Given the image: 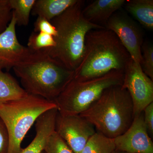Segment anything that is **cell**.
Instances as JSON below:
<instances>
[{
    "mask_svg": "<svg viewBox=\"0 0 153 153\" xmlns=\"http://www.w3.org/2000/svg\"><path fill=\"white\" fill-rule=\"evenodd\" d=\"M34 32L46 33L53 37L57 35L56 28L52 23L48 20L39 17H38L34 24Z\"/></svg>",
    "mask_w": 153,
    "mask_h": 153,
    "instance_id": "cell-23",
    "label": "cell"
},
{
    "mask_svg": "<svg viewBox=\"0 0 153 153\" xmlns=\"http://www.w3.org/2000/svg\"><path fill=\"white\" fill-rule=\"evenodd\" d=\"M126 1L125 0H96L83 7L82 14L88 22L96 25H105L111 16L124 5Z\"/></svg>",
    "mask_w": 153,
    "mask_h": 153,
    "instance_id": "cell-13",
    "label": "cell"
},
{
    "mask_svg": "<svg viewBox=\"0 0 153 153\" xmlns=\"http://www.w3.org/2000/svg\"><path fill=\"white\" fill-rule=\"evenodd\" d=\"M36 0H9L16 25L27 26Z\"/></svg>",
    "mask_w": 153,
    "mask_h": 153,
    "instance_id": "cell-18",
    "label": "cell"
},
{
    "mask_svg": "<svg viewBox=\"0 0 153 153\" xmlns=\"http://www.w3.org/2000/svg\"><path fill=\"white\" fill-rule=\"evenodd\" d=\"M55 131L74 153H81L96 130L92 124L80 115L62 114L58 111Z\"/></svg>",
    "mask_w": 153,
    "mask_h": 153,
    "instance_id": "cell-8",
    "label": "cell"
},
{
    "mask_svg": "<svg viewBox=\"0 0 153 153\" xmlns=\"http://www.w3.org/2000/svg\"><path fill=\"white\" fill-rule=\"evenodd\" d=\"M122 87L128 91L133 105L134 117L153 102V80L131 58L124 72Z\"/></svg>",
    "mask_w": 153,
    "mask_h": 153,
    "instance_id": "cell-7",
    "label": "cell"
},
{
    "mask_svg": "<svg viewBox=\"0 0 153 153\" xmlns=\"http://www.w3.org/2000/svg\"><path fill=\"white\" fill-rule=\"evenodd\" d=\"M0 66V103L25 97L29 94L16 79Z\"/></svg>",
    "mask_w": 153,
    "mask_h": 153,
    "instance_id": "cell-16",
    "label": "cell"
},
{
    "mask_svg": "<svg viewBox=\"0 0 153 153\" xmlns=\"http://www.w3.org/2000/svg\"><path fill=\"white\" fill-rule=\"evenodd\" d=\"M55 42L53 36L43 33L33 32L27 43V47L33 52L55 47Z\"/></svg>",
    "mask_w": 153,
    "mask_h": 153,
    "instance_id": "cell-19",
    "label": "cell"
},
{
    "mask_svg": "<svg viewBox=\"0 0 153 153\" xmlns=\"http://www.w3.org/2000/svg\"><path fill=\"white\" fill-rule=\"evenodd\" d=\"M43 153H74L66 142L55 131L49 136Z\"/></svg>",
    "mask_w": 153,
    "mask_h": 153,
    "instance_id": "cell-20",
    "label": "cell"
},
{
    "mask_svg": "<svg viewBox=\"0 0 153 153\" xmlns=\"http://www.w3.org/2000/svg\"><path fill=\"white\" fill-rule=\"evenodd\" d=\"M115 150L114 139L108 137L96 131L81 153H113Z\"/></svg>",
    "mask_w": 153,
    "mask_h": 153,
    "instance_id": "cell-17",
    "label": "cell"
},
{
    "mask_svg": "<svg viewBox=\"0 0 153 153\" xmlns=\"http://www.w3.org/2000/svg\"><path fill=\"white\" fill-rule=\"evenodd\" d=\"M29 94L54 101L74 78V71L50 57L43 49L33 52L13 68Z\"/></svg>",
    "mask_w": 153,
    "mask_h": 153,
    "instance_id": "cell-3",
    "label": "cell"
},
{
    "mask_svg": "<svg viewBox=\"0 0 153 153\" xmlns=\"http://www.w3.org/2000/svg\"><path fill=\"white\" fill-rule=\"evenodd\" d=\"M116 149L126 153H153V143L144 120L143 112L134 117L131 125L115 138Z\"/></svg>",
    "mask_w": 153,
    "mask_h": 153,
    "instance_id": "cell-10",
    "label": "cell"
},
{
    "mask_svg": "<svg viewBox=\"0 0 153 153\" xmlns=\"http://www.w3.org/2000/svg\"><path fill=\"white\" fill-rule=\"evenodd\" d=\"M9 145L8 132L5 125L0 117V153H7Z\"/></svg>",
    "mask_w": 153,
    "mask_h": 153,
    "instance_id": "cell-24",
    "label": "cell"
},
{
    "mask_svg": "<svg viewBox=\"0 0 153 153\" xmlns=\"http://www.w3.org/2000/svg\"><path fill=\"white\" fill-rule=\"evenodd\" d=\"M124 72L114 70L93 79L79 81L73 78L54 100L58 112L79 114L97 100L107 88L122 85Z\"/></svg>",
    "mask_w": 153,
    "mask_h": 153,
    "instance_id": "cell-6",
    "label": "cell"
},
{
    "mask_svg": "<svg viewBox=\"0 0 153 153\" xmlns=\"http://www.w3.org/2000/svg\"><path fill=\"white\" fill-rule=\"evenodd\" d=\"M104 27L115 34L132 59L140 64L143 36L137 24L125 13L118 11L110 18Z\"/></svg>",
    "mask_w": 153,
    "mask_h": 153,
    "instance_id": "cell-9",
    "label": "cell"
},
{
    "mask_svg": "<svg viewBox=\"0 0 153 153\" xmlns=\"http://www.w3.org/2000/svg\"><path fill=\"white\" fill-rule=\"evenodd\" d=\"M55 108L54 101L30 94L0 103V117L9 134L7 153H20L24 137L38 117Z\"/></svg>",
    "mask_w": 153,
    "mask_h": 153,
    "instance_id": "cell-5",
    "label": "cell"
},
{
    "mask_svg": "<svg viewBox=\"0 0 153 153\" xmlns=\"http://www.w3.org/2000/svg\"><path fill=\"white\" fill-rule=\"evenodd\" d=\"M144 120L148 133L152 139L153 136V102L146 107L143 110Z\"/></svg>",
    "mask_w": 153,
    "mask_h": 153,
    "instance_id": "cell-25",
    "label": "cell"
},
{
    "mask_svg": "<svg viewBox=\"0 0 153 153\" xmlns=\"http://www.w3.org/2000/svg\"><path fill=\"white\" fill-rule=\"evenodd\" d=\"M84 1L77 2L51 21L57 31L54 37L55 47L42 49L47 54L66 68L74 71L82 60L85 38L92 30L105 28L88 22L82 11Z\"/></svg>",
    "mask_w": 153,
    "mask_h": 153,
    "instance_id": "cell-1",
    "label": "cell"
},
{
    "mask_svg": "<svg viewBox=\"0 0 153 153\" xmlns=\"http://www.w3.org/2000/svg\"><path fill=\"white\" fill-rule=\"evenodd\" d=\"M131 57L119 39L105 28L92 30L85 38L82 60L74 71V79L83 81L117 70L124 72Z\"/></svg>",
    "mask_w": 153,
    "mask_h": 153,
    "instance_id": "cell-2",
    "label": "cell"
},
{
    "mask_svg": "<svg viewBox=\"0 0 153 153\" xmlns=\"http://www.w3.org/2000/svg\"><path fill=\"white\" fill-rule=\"evenodd\" d=\"M140 65L143 71L153 80V47L149 43L143 44Z\"/></svg>",
    "mask_w": 153,
    "mask_h": 153,
    "instance_id": "cell-21",
    "label": "cell"
},
{
    "mask_svg": "<svg viewBox=\"0 0 153 153\" xmlns=\"http://www.w3.org/2000/svg\"><path fill=\"white\" fill-rule=\"evenodd\" d=\"M113 153H126L125 152H121V151L117 150L116 149V150L114 151V152Z\"/></svg>",
    "mask_w": 153,
    "mask_h": 153,
    "instance_id": "cell-26",
    "label": "cell"
},
{
    "mask_svg": "<svg viewBox=\"0 0 153 153\" xmlns=\"http://www.w3.org/2000/svg\"><path fill=\"white\" fill-rule=\"evenodd\" d=\"M12 13L9 0H0V34L7 27L12 19Z\"/></svg>",
    "mask_w": 153,
    "mask_h": 153,
    "instance_id": "cell-22",
    "label": "cell"
},
{
    "mask_svg": "<svg viewBox=\"0 0 153 153\" xmlns=\"http://www.w3.org/2000/svg\"><path fill=\"white\" fill-rule=\"evenodd\" d=\"M124 5L127 11L140 25L153 30V0H128L126 1Z\"/></svg>",
    "mask_w": 153,
    "mask_h": 153,
    "instance_id": "cell-15",
    "label": "cell"
},
{
    "mask_svg": "<svg viewBox=\"0 0 153 153\" xmlns=\"http://www.w3.org/2000/svg\"><path fill=\"white\" fill-rule=\"evenodd\" d=\"M78 0H36L31 14L51 22Z\"/></svg>",
    "mask_w": 153,
    "mask_h": 153,
    "instance_id": "cell-14",
    "label": "cell"
},
{
    "mask_svg": "<svg viewBox=\"0 0 153 153\" xmlns=\"http://www.w3.org/2000/svg\"></svg>",
    "mask_w": 153,
    "mask_h": 153,
    "instance_id": "cell-27",
    "label": "cell"
},
{
    "mask_svg": "<svg viewBox=\"0 0 153 153\" xmlns=\"http://www.w3.org/2000/svg\"><path fill=\"white\" fill-rule=\"evenodd\" d=\"M16 26V21L12 13L7 27L0 34V66L7 70L27 60L33 52L19 42Z\"/></svg>",
    "mask_w": 153,
    "mask_h": 153,
    "instance_id": "cell-11",
    "label": "cell"
},
{
    "mask_svg": "<svg viewBox=\"0 0 153 153\" xmlns=\"http://www.w3.org/2000/svg\"><path fill=\"white\" fill-rule=\"evenodd\" d=\"M97 131L114 139L125 132L134 119L133 105L128 91L122 85L107 88L87 109L79 114Z\"/></svg>",
    "mask_w": 153,
    "mask_h": 153,
    "instance_id": "cell-4",
    "label": "cell"
},
{
    "mask_svg": "<svg viewBox=\"0 0 153 153\" xmlns=\"http://www.w3.org/2000/svg\"><path fill=\"white\" fill-rule=\"evenodd\" d=\"M58 113L57 108L42 114L36 121V135L33 140L20 153H42L47 140L55 131V121Z\"/></svg>",
    "mask_w": 153,
    "mask_h": 153,
    "instance_id": "cell-12",
    "label": "cell"
}]
</instances>
